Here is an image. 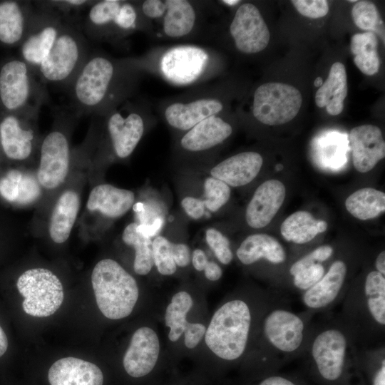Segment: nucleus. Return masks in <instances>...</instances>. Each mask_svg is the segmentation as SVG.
<instances>
[{
  "instance_id": "1",
  "label": "nucleus",
  "mask_w": 385,
  "mask_h": 385,
  "mask_svg": "<svg viewBox=\"0 0 385 385\" xmlns=\"http://www.w3.org/2000/svg\"><path fill=\"white\" fill-rule=\"evenodd\" d=\"M359 349L338 314L314 322L300 373L314 385H366L361 372Z\"/></svg>"
},
{
  "instance_id": "2",
  "label": "nucleus",
  "mask_w": 385,
  "mask_h": 385,
  "mask_svg": "<svg viewBox=\"0 0 385 385\" xmlns=\"http://www.w3.org/2000/svg\"><path fill=\"white\" fill-rule=\"evenodd\" d=\"M313 312H294L284 294H275L260 317L261 375L279 371L304 351L314 323Z\"/></svg>"
},
{
  "instance_id": "3",
  "label": "nucleus",
  "mask_w": 385,
  "mask_h": 385,
  "mask_svg": "<svg viewBox=\"0 0 385 385\" xmlns=\"http://www.w3.org/2000/svg\"><path fill=\"white\" fill-rule=\"evenodd\" d=\"M341 304L338 316L359 347L385 344V274L370 270L361 284L349 285Z\"/></svg>"
},
{
  "instance_id": "4",
  "label": "nucleus",
  "mask_w": 385,
  "mask_h": 385,
  "mask_svg": "<svg viewBox=\"0 0 385 385\" xmlns=\"http://www.w3.org/2000/svg\"><path fill=\"white\" fill-rule=\"evenodd\" d=\"M253 314L250 304L235 298L225 302L212 317L205 334L207 347L220 359L233 361L245 353Z\"/></svg>"
},
{
  "instance_id": "5",
  "label": "nucleus",
  "mask_w": 385,
  "mask_h": 385,
  "mask_svg": "<svg viewBox=\"0 0 385 385\" xmlns=\"http://www.w3.org/2000/svg\"><path fill=\"white\" fill-rule=\"evenodd\" d=\"M119 68L101 53L89 54L68 86L77 113L107 112L119 77Z\"/></svg>"
},
{
  "instance_id": "6",
  "label": "nucleus",
  "mask_w": 385,
  "mask_h": 385,
  "mask_svg": "<svg viewBox=\"0 0 385 385\" xmlns=\"http://www.w3.org/2000/svg\"><path fill=\"white\" fill-rule=\"evenodd\" d=\"M91 284L101 313L111 319L130 314L138 301L139 290L134 277L111 259L100 260L93 267Z\"/></svg>"
},
{
  "instance_id": "7",
  "label": "nucleus",
  "mask_w": 385,
  "mask_h": 385,
  "mask_svg": "<svg viewBox=\"0 0 385 385\" xmlns=\"http://www.w3.org/2000/svg\"><path fill=\"white\" fill-rule=\"evenodd\" d=\"M88 55V43L83 31L65 20L37 74L43 84L51 83L68 88Z\"/></svg>"
},
{
  "instance_id": "8",
  "label": "nucleus",
  "mask_w": 385,
  "mask_h": 385,
  "mask_svg": "<svg viewBox=\"0 0 385 385\" xmlns=\"http://www.w3.org/2000/svg\"><path fill=\"white\" fill-rule=\"evenodd\" d=\"M37 72L23 60L14 59L0 70V100L9 111L38 113L47 101L44 84Z\"/></svg>"
},
{
  "instance_id": "9",
  "label": "nucleus",
  "mask_w": 385,
  "mask_h": 385,
  "mask_svg": "<svg viewBox=\"0 0 385 385\" xmlns=\"http://www.w3.org/2000/svg\"><path fill=\"white\" fill-rule=\"evenodd\" d=\"M16 287L24 298V311L33 317L52 315L63 301V288L60 279L46 268H31L25 271L18 278Z\"/></svg>"
},
{
  "instance_id": "10",
  "label": "nucleus",
  "mask_w": 385,
  "mask_h": 385,
  "mask_svg": "<svg viewBox=\"0 0 385 385\" xmlns=\"http://www.w3.org/2000/svg\"><path fill=\"white\" fill-rule=\"evenodd\" d=\"M302 103V96L297 88L284 83H266L255 91L252 113L260 123L278 125L292 120Z\"/></svg>"
},
{
  "instance_id": "11",
  "label": "nucleus",
  "mask_w": 385,
  "mask_h": 385,
  "mask_svg": "<svg viewBox=\"0 0 385 385\" xmlns=\"http://www.w3.org/2000/svg\"><path fill=\"white\" fill-rule=\"evenodd\" d=\"M138 13L126 1L103 0L93 1L83 18L80 28L93 39H106L116 32L125 33L135 28Z\"/></svg>"
},
{
  "instance_id": "12",
  "label": "nucleus",
  "mask_w": 385,
  "mask_h": 385,
  "mask_svg": "<svg viewBox=\"0 0 385 385\" xmlns=\"http://www.w3.org/2000/svg\"><path fill=\"white\" fill-rule=\"evenodd\" d=\"M65 20L51 6L36 10L21 47L22 60L36 72L50 52Z\"/></svg>"
},
{
  "instance_id": "13",
  "label": "nucleus",
  "mask_w": 385,
  "mask_h": 385,
  "mask_svg": "<svg viewBox=\"0 0 385 385\" xmlns=\"http://www.w3.org/2000/svg\"><path fill=\"white\" fill-rule=\"evenodd\" d=\"M349 266L341 260L333 261L321 279L300 294L306 310L327 313L341 304L349 287Z\"/></svg>"
},
{
  "instance_id": "14",
  "label": "nucleus",
  "mask_w": 385,
  "mask_h": 385,
  "mask_svg": "<svg viewBox=\"0 0 385 385\" xmlns=\"http://www.w3.org/2000/svg\"><path fill=\"white\" fill-rule=\"evenodd\" d=\"M37 180L41 187L53 190L65 180L69 170L71 149L66 134L59 128L50 131L40 146Z\"/></svg>"
},
{
  "instance_id": "15",
  "label": "nucleus",
  "mask_w": 385,
  "mask_h": 385,
  "mask_svg": "<svg viewBox=\"0 0 385 385\" xmlns=\"http://www.w3.org/2000/svg\"><path fill=\"white\" fill-rule=\"evenodd\" d=\"M209 63V53L202 48L180 46L170 48L163 54L160 68L170 82L187 85L202 77Z\"/></svg>"
},
{
  "instance_id": "16",
  "label": "nucleus",
  "mask_w": 385,
  "mask_h": 385,
  "mask_svg": "<svg viewBox=\"0 0 385 385\" xmlns=\"http://www.w3.org/2000/svg\"><path fill=\"white\" fill-rule=\"evenodd\" d=\"M230 32L237 48L245 53L262 51L267 46L270 38L261 13L251 3L242 4L237 9Z\"/></svg>"
},
{
  "instance_id": "17",
  "label": "nucleus",
  "mask_w": 385,
  "mask_h": 385,
  "mask_svg": "<svg viewBox=\"0 0 385 385\" xmlns=\"http://www.w3.org/2000/svg\"><path fill=\"white\" fill-rule=\"evenodd\" d=\"M106 128L113 150L117 157L130 156L140 142L145 129L142 115L135 110L124 106L111 108Z\"/></svg>"
},
{
  "instance_id": "18",
  "label": "nucleus",
  "mask_w": 385,
  "mask_h": 385,
  "mask_svg": "<svg viewBox=\"0 0 385 385\" xmlns=\"http://www.w3.org/2000/svg\"><path fill=\"white\" fill-rule=\"evenodd\" d=\"M37 115L29 113L25 120L8 115L0 122V143L9 159L22 161L31 156L36 138L34 123Z\"/></svg>"
},
{
  "instance_id": "19",
  "label": "nucleus",
  "mask_w": 385,
  "mask_h": 385,
  "mask_svg": "<svg viewBox=\"0 0 385 385\" xmlns=\"http://www.w3.org/2000/svg\"><path fill=\"white\" fill-rule=\"evenodd\" d=\"M159 352V339L155 332L147 327L138 329L123 356L125 371L135 378L148 374L158 361Z\"/></svg>"
},
{
  "instance_id": "20",
  "label": "nucleus",
  "mask_w": 385,
  "mask_h": 385,
  "mask_svg": "<svg viewBox=\"0 0 385 385\" xmlns=\"http://www.w3.org/2000/svg\"><path fill=\"white\" fill-rule=\"evenodd\" d=\"M355 169L359 173L372 170L385 157V142L381 129L366 124L353 128L349 134Z\"/></svg>"
},
{
  "instance_id": "21",
  "label": "nucleus",
  "mask_w": 385,
  "mask_h": 385,
  "mask_svg": "<svg viewBox=\"0 0 385 385\" xmlns=\"http://www.w3.org/2000/svg\"><path fill=\"white\" fill-rule=\"evenodd\" d=\"M286 190L276 179L266 180L255 191L245 212L247 225L255 229L267 226L284 202Z\"/></svg>"
},
{
  "instance_id": "22",
  "label": "nucleus",
  "mask_w": 385,
  "mask_h": 385,
  "mask_svg": "<svg viewBox=\"0 0 385 385\" xmlns=\"http://www.w3.org/2000/svg\"><path fill=\"white\" fill-rule=\"evenodd\" d=\"M223 109L220 100L214 98H201L186 103L175 102L168 105L164 111L165 118L173 128L188 130L198 123Z\"/></svg>"
},
{
  "instance_id": "23",
  "label": "nucleus",
  "mask_w": 385,
  "mask_h": 385,
  "mask_svg": "<svg viewBox=\"0 0 385 385\" xmlns=\"http://www.w3.org/2000/svg\"><path fill=\"white\" fill-rule=\"evenodd\" d=\"M263 163L262 155L253 151L237 153L214 166L210 174L227 185L240 187L252 182L260 173Z\"/></svg>"
},
{
  "instance_id": "24",
  "label": "nucleus",
  "mask_w": 385,
  "mask_h": 385,
  "mask_svg": "<svg viewBox=\"0 0 385 385\" xmlns=\"http://www.w3.org/2000/svg\"><path fill=\"white\" fill-rule=\"evenodd\" d=\"M51 385H103V375L96 364L75 357H65L50 367Z\"/></svg>"
},
{
  "instance_id": "25",
  "label": "nucleus",
  "mask_w": 385,
  "mask_h": 385,
  "mask_svg": "<svg viewBox=\"0 0 385 385\" xmlns=\"http://www.w3.org/2000/svg\"><path fill=\"white\" fill-rule=\"evenodd\" d=\"M232 132L230 123L217 115H212L187 130L180 140V145L188 151H203L222 143Z\"/></svg>"
},
{
  "instance_id": "26",
  "label": "nucleus",
  "mask_w": 385,
  "mask_h": 385,
  "mask_svg": "<svg viewBox=\"0 0 385 385\" xmlns=\"http://www.w3.org/2000/svg\"><path fill=\"white\" fill-rule=\"evenodd\" d=\"M134 201L135 195L131 190L110 184H100L91 190L86 207L89 211L117 218L125 215L132 207Z\"/></svg>"
},
{
  "instance_id": "27",
  "label": "nucleus",
  "mask_w": 385,
  "mask_h": 385,
  "mask_svg": "<svg viewBox=\"0 0 385 385\" xmlns=\"http://www.w3.org/2000/svg\"><path fill=\"white\" fill-rule=\"evenodd\" d=\"M236 255L245 265H252L261 260L278 265L287 260L286 251L279 242L275 237L262 233L247 236L237 248Z\"/></svg>"
},
{
  "instance_id": "28",
  "label": "nucleus",
  "mask_w": 385,
  "mask_h": 385,
  "mask_svg": "<svg viewBox=\"0 0 385 385\" xmlns=\"http://www.w3.org/2000/svg\"><path fill=\"white\" fill-rule=\"evenodd\" d=\"M36 12L32 7L26 11L16 1L0 3V41L9 45L23 41Z\"/></svg>"
},
{
  "instance_id": "29",
  "label": "nucleus",
  "mask_w": 385,
  "mask_h": 385,
  "mask_svg": "<svg viewBox=\"0 0 385 385\" xmlns=\"http://www.w3.org/2000/svg\"><path fill=\"white\" fill-rule=\"evenodd\" d=\"M80 208V197L73 190H66L59 196L52 211L48 232L56 243L65 242L69 237Z\"/></svg>"
},
{
  "instance_id": "30",
  "label": "nucleus",
  "mask_w": 385,
  "mask_h": 385,
  "mask_svg": "<svg viewBox=\"0 0 385 385\" xmlns=\"http://www.w3.org/2000/svg\"><path fill=\"white\" fill-rule=\"evenodd\" d=\"M347 92L345 66L341 62H335L331 66L327 80L316 92L315 103L319 108L326 107L329 115H337L344 109V101Z\"/></svg>"
},
{
  "instance_id": "31",
  "label": "nucleus",
  "mask_w": 385,
  "mask_h": 385,
  "mask_svg": "<svg viewBox=\"0 0 385 385\" xmlns=\"http://www.w3.org/2000/svg\"><path fill=\"white\" fill-rule=\"evenodd\" d=\"M327 228V222L315 219L307 211L300 210L291 214L283 221L280 232L287 241L302 245L312 241Z\"/></svg>"
},
{
  "instance_id": "32",
  "label": "nucleus",
  "mask_w": 385,
  "mask_h": 385,
  "mask_svg": "<svg viewBox=\"0 0 385 385\" xmlns=\"http://www.w3.org/2000/svg\"><path fill=\"white\" fill-rule=\"evenodd\" d=\"M165 12L163 29L170 38H180L190 33L196 21V13L186 0H165Z\"/></svg>"
},
{
  "instance_id": "33",
  "label": "nucleus",
  "mask_w": 385,
  "mask_h": 385,
  "mask_svg": "<svg viewBox=\"0 0 385 385\" xmlns=\"http://www.w3.org/2000/svg\"><path fill=\"white\" fill-rule=\"evenodd\" d=\"M345 207L359 220L375 218L385 211V193L372 188H361L347 197Z\"/></svg>"
},
{
  "instance_id": "34",
  "label": "nucleus",
  "mask_w": 385,
  "mask_h": 385,
  "mask_svg": "<svg viewBox=\"0 0 385 385\" xmlns=\"http://www.w3.org/2000/svg\"><path fill=\"white\" fill-rule=\"evenodd\" d=\"M351 52L356 67L365 75L376 73L380 67L378 53V38L370 31L358 33L352 36L350 43Z\"/></svg>"
},
{
  "instance_id": "35",
  "label": "nucleus",
  "mask_w": 385,
  "mask_h": 385,
  "mask_svg": "<svg viewBox=\"0 0 385 385\" xmlns=\"http://www.w3.org/2000/svg\"><path fill=\"white\" fill-rule=\"evenodd\" d=\"M122 240L134 248L133 269L135 273L140 275L148 274L154 265L150 237L139 229L138 223L131 222L125 227Z\"/></svg>"
},
{
  "instance_id": "36",
  "label": "nucleus",
  "mask_w": 385,
  "mask_h": 385,
  "mask_svg": "<svg viewBox=\"0 0 385 385\" xmlns=\"http://www.w3.org/2000/svg\"><path fill=\"white\" fill-rule=\"evenodd\" d=\"M359 361L366 385H385V344L359 347Z\"/></svg>"
},
{
  "instance_id": "37",
  "label": "nucleus",
  "mask_w": 385,
  "mask_h": 385,
  "mask_svg": "<svg viewBox=\"0 0 385 385\" xmlns=\"http://www.w3.org/2000/svg\"><path fill=\"white\" fill-rule=\"evenodd\" d=\"M191 296L186 292L181 291L171 299L165 314V325L170 328L168 338L172 342L179 339L188 323L187 314L192 307Z\"/></svg>"
},
{
  "instance_id": "38",
  "label": "nucleus",
  "mask_w": 385,
  "mask_h": 385,
  "mask_svg": "<svg viewBox=\"0 0 385 385\" xmlns=\"http://www.w3.org/2000/svg\"><path fill=\"white\" fill-rule=\"evenodd\" d=\"M355 25L364 31L377 32L382 25V20L376 6L371 1H357L351 9Z\"/></svg>"
},
{
  "instance_id": "39",
  "label": "nucleus",
  "mask_w": 385,
  "mask_h": 385,
  "mask_svg": "<svg viewBox=\"0 0 385 385\" xmlns=\"http://www.w3.org/2000/svg\"><path fill=\"white\" fill-rule=\"evenodd\" d=\"M153 262L158 272L171 275L177 270L173 257V242L167 238L158 236L152 242Z\"/></svg>"
},
{
  "instance_id": "40",
  "label": "nucleus",
  "mask_w": 385,
  "mask_h": 385,
  "mask_svg": "<svg viewBox=\"0 0 385 385\" xmlns=\"http://www.w3.org/2000/svg\"><path fill=\"white\" fill-rule=\"evenodd\" d=\"M205 208L211 212L219 210L225 205L230 197V188L225 183L213 177H209L204 182Z\"/></svg>"
},
{
  "instance_id": "41",
  "label": "nucleus",
  "mask_w": 385,
  "mask_h": 385,
  "mask_svg": "<svg viewBox=\"0 0 385 385\" xmlns=\"http://www.w3.org/2000/svg\"><path fill=\"white\" fill-rule=\"evenodd\" d=\"M325 272L323 263H315L305 267L290 276L292 285L296 291L302 294L317 283Z\"/></svg>"
},
{
  "instance_id": "42",
  "label": "nucleus",
  "mask_w": 385,
  "mask_h": 385,
  "mask_svg": "<svg viewBox=\"0 0 385 385\" xmlns=\"http://www.w3.org/2000/svg\"><path fill=\"white\" fill-rule=\"evenodd\" d=\"M205 240L217 260L223 265H228L233 258L230 241L221 232L209 228L205 232Z\"/></svg>"
},
{
  "instance_id": "43",
  "label": "nucleus",
  "mask_w": 385,
  "mask_h": 385,
  "mask_svg": "<svg viewBox=\"0 0 385 385\" xmlns=\"http://www.w3.org/2000/svg\"><path fill=\"white\" fill-rule=\"evenodd\" d=\"M256 385H314L300 372L285 373L279 371L260 376Z\"/></svg>"
},
{
  "instance_id": "44",
  "label": "nucleus",
  "mask_w": 385,
  "mask_h": 385,
  "mask_svg": "<svg viewBox=\"0 0 385 385\" xmlns=\"http://www.w3.org/2000/svg\"><path fill=\"white\" fill-rule=\"evenodd\" d=\"M333 247L329 245H323L317 247L309 253L293 262L289 269L291 276L297 271L315 263H323L332 256Z\"/></svg>"
},
{
  "instance_id": "45",
  "label": "nucleus",
  "mask_w": 385,
  "mask_h": 385,
  "mask_svg": "<svg viewBox=\"0 0 385 385\" xmlns=\"http://www.w3.org/2000/svg\"><path fill=\"white\" fill-rule=\"evenodd\" d=\"M291 2L300 14L311 19L325 16L329 9L326 0H292Z\"/></svg>"
},
{
  "instance_id": "46",
  "label": "nucleus",
  "mask_w": 385,
  "mask_h": 385,
  "mask_svg": "<svg viewBox=\"0 0 385 385\" xmlns=\"http://www.w3.org/2000/svg\"><path fill=\"white\" fill-rule=\"evenodd\" d=\"M206 327L200 323L188 322L184 330V342L189 349L195 348L205 336Z\"/></svg>"
},
{
  "instance_id": "47",
  "label": "nucleus",
  "mask_w": 385,
  "mask_h": 385,
  "mask_svg": "<svg viewBox=\"0 0 385 385\" xmlns=\"http://www.w3.org/2000/svg\"><path fill=\"white\" fill-rule=\"evenodd\" d=\"M181 206L186 214L192 219L198 220L205 214V206L203 200L200 199L185 197L181 201Z\"/></svg>"
},
{
  "instance_id": "48",
  "label": "nucleus",
  "mask_w": 385,
  "mask_h": 385,
  "mask_svg": "<svg viewBox=\"0 0 385 385\" xmlns=\"http://www.w3.org/2000/svg\"><path fill=\"white\" fill-rule=\"evenodd\" d=\"M142 12L150 19H159L164 16L165 12V1L146 0L142 3Z\"/></svg>"
},
{
  "instance_id": "49",
  "label": "nucleus",
  "mask_w": 385,
  "mask_h": 385,
  "mask_svg": "<svg viewBox=\"0 0 385 385\" xmlns=\"http://www.w3.org/2000/svg\"><path fill=\"white\" fill-rule=\"evenodd\" d=\"M174 261L178 267H186L190 262L189 247L183 243H173Z\"/></svg>"
},
{
  "instance_id": "50",
  "label": "nucleus",
  "mask_w": 385,
  "mask_h": 385,
  "mask_svg": "<svg viewBox=\"0 0 385 385\" xmlns=\"http://www.w3.org/2000/svg\"><path fill=\"white\" fill-rule=\"evenodd\" d=\"M205 276L210 281H217L222 277V270L221 267L215 262H209L205 269Z\"/></svg>"
},
{
  "instance_id": "51",
  "label": "nucleus",
  "mask_w": 385,
  "mask_h": 385,
  "mask_svg": "<svg viewBox=\"0 0 385 385\" xmlns=\"http://www.w3.org/2000/svg\"><path fill=\"white\" fill-rule=\"evenodd\" d=\"M192 262L194 268L197 271L204 270L208 262L207 256L200 249H195L192 252Z\"/></svg>"
},
{
  "instance_id": "52",
  "label": "nucleus",
  "mask_w": 385,
  "mask_h": 385,
  "mask_svg": "<svg viewBox=\"0 0 385 385\" xmlns=\"http://www.w3.org/2000/svg\"><path fill=\"white\" fill-rule=\"evenodd\" d=\"M374 267L380 273L385 274V251H381L374 261Z\"/></svg>"
},
{
  "instance_id": "53",
  "label": "nucleus",
  "mask_w": 385,
  "mask_h": 385,
  "mask_svg": "<svg viewBox=\"0 0 385 385\" xmlns=\"http://www.w3.org/2000/svg\"><path fill=\"white\" fill-rule=\"evenodd\" d=\"M8 348L7 337L0 326V357L4 354Z\"/></svg>"
},
{
  "instance_id": "54",
  "label": "nucleus",
  "mask_w": 385,
  "mask_h": 385,
  "mask_svg": "<svg viewBox=\"0 0 385 385\" xmlns=\"http://www.w3.org/2000/svg\"><path fill=\"white\" fill-rule=\"evenodd\" d=\"M316 87H320L323 84V79L322 77H317L314 82Z\"/></svg>"
},
{
  "instance_id": "55",
  "label": "nucleus",
  "mask_w": 385,
  "mask_h": 385,
  "mask_svg": "<svg viewBox=\"0 0 385 385\" xmlns=\"http://www.w3.org/2000/svg\"><path fill=\"white\" fill-rule=\"evenodd\" d=\"M222 2L228 4V5H235L240 2L239 0H224Z\"/></svg>"
},
{
  "instance_id": "56",
  "label": "nucleus",
  "mask_w": 385,
  "mask_h": 385,
  "mask_svg": "<svg viewBox=\"0 0 385 385\" xmlns=\"http://www.w3.org/2000/svg\"><path fill=\"white\" fill-rule=\"evenodd\" d=\"M283 168V165L282 164H277L276 166H275V169L276 170L279 171V170H281Z\"/></svg>"
},
{
  "instance_id": "57",
  "label": "nucleus",
  "mask_w": 385,
  "mask_h": 385,
  "mask_svg": "<svg viewBox=\"0 0 385 385\" xmlns=\"http://www.w3.org/2000/svg\"><path fill=\"white\" fill-rule=\"evenodd\" d=\"M349 2H356L357 1H355V0H351V1H348Z\"/></svg>"
}]
</instances>
